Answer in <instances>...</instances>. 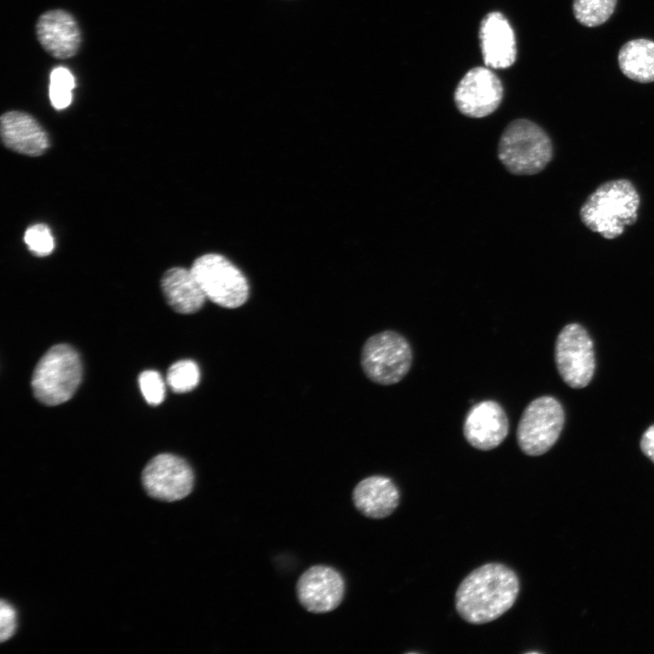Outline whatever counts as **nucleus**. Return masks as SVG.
<instances>
[{
    "label": "nucleus",
    "mask_w": 654,
    "mask_h": 654,
    "mask_svg": "<svg viewBox=\"0 0 654 654\" xmlns=\"http://www.w3.org/2000/svg\"><path fill=\"white\" fill-rule=\"evenodd\" d=\"M519 590V579L511 569L501 563H487L461 582L455 594V607L465 621L488 623L512 607Z\"/></svg>",
    "instance_id": "1"
},
{
    "label": "nucleus",
    "mask_w": 654,
    "mask_h": 654,
    "mask_svg": "<svg viewBox=\"0 0 654 654\" xmlns=\"http://www.w3.org/2000/svg\"><path fill=\"white\" fill-rule=\"evenodd\" d=\"M639 193L628 179L607 181L599 185L580 209L582 223L607 240L619 237L638 220Z\"/></svg>",
    "instance_id": "2"
},
{
    "label": "nucleus",
    "mask_w": 654,
    "mask_h": 654,
    "mask_svg": "<svg viewBox=\"0 0 654 654\" xmlns=\"http://www.w3.org/2000/svg\"><path fill=\"white\" fill-rule=\"evenodd\" d=\"M497 154L510 173L533 175L543 171L551 161L553 146L540 125L527 119H517L501 134Z\"/></svg>",
    "instance_id": "3"
},
{
    "label": "nucleus",
    "mask_w": 654,
    "mask_h": 654,
    "mask_svg": "<svg viewBox=\"0 0 654 654\" xmlns=\"http://www.w3.org/2000/svg\"><path fill=\"white\" fill-rule=\"evenodd\" d=\"M81 379L82 363L77 352L67 344H56L37 362L31 384L39 401L54 406L67 401Z\"/></svg>",
    "instance_id": "4"
},
{
    "label": "nucleus",
    "mask_w": 654,
    "mask_h": 654,
    "mask_svg": "<svg viewBox=\"0 0 654 654\" xmlns=\"http://www.w3.org/2000/svg\"><path fill=\"white\" fill-rule=\"evenodd\" d=\"M412 351L409 342L394 331H384L366 340L361 353V365L373 382L391 385L409 372Z\"/></svg>",
    "instance_id": "5"
},
{
    "label": "nucleus",
    "mask_w": 654,
    "mask_h": 654,
    "mask_svg": "<svg viewBox=\"0 0 654 654\" xmlns=\"http://www.w3.org/2000/svg\"><path fill=\"white\" fill-rule=\"evenodd\" d=\"M191 271L206 297L227 309L242 306L249 297V284L242 271L226 257L207 253L198 257Z\"/></svg>",
    "instance_id": "6"
},
{
    "label": "nucleus",
    "mask_w": 654,
    "mask_h": 654,
    "mask_svg": "<svg viewBox=\"0 0 654 654\" xmlns=\"http://www.w3.org/2000/svg\"><path fill=\"white\" fill-rule=\"evenodd\" d=\"M565 422L561 403L552 396L530 401L522 412L517 428L519 447L527 455L540 456L558 441Z\"/></svg>",
    "instance_id": "7"
},
{
    "label": "nucleus",
    "mask_w": 654,
    "mask_h": 654,
    "mask_svg": "<svg viewBox=\"0 0 654 654\" xmlns=\"http://www.w3.org/2000/svg\"><path fill=\"white\" fill-rule=\"evenodd\" d=\"M554 359L559 374L573 388L586 387L593 378L596 367L593 341L579 323H570L557 336Z\"/></svg>",
    "instance_id": "8"
},
{
    "label": "nucleus",
    "mask_w": 654,
    "mask_h": 654,
    "mask_svg": "<svg viewBox=\"0 0 654 654\" xmlns=\"http://www.w3.org/2000/svg\"><path fill=\"white\" fill-rule=\"evenodd\" d=\"M142 483L149 496L163 501H175L188 496L194 486V473L183 458L162 453L144 467Z\"/></svg>",
    "instance_id": "9"
},
{
    "label": "nucleus",
    "mask_w": 654,
    "mask_h": 654,
    "mask_svg": "<svg viewBox=\"0 0 654 654\" xmlns=\"http://www.w3.org/2000/svg\"><path fill=\"white\" fill-rule=\"evenodd\" d=\"M502 93L501 83L490 69L475 67L461 80L454 93V101L462 114L481 118L499 107Z\"/></svg>",
    "instance_id": "10"
},
{
    "label": "nucleus",
    "mask_w": 654,
    "mask_h": 654,
    "mask_svg": "<svg viewBox=\"0 0 654 654\" xmlns=\"http://www.w3.org/2000/svg\"><path fill=\"white\" fill-rule=\"evenodd\" d=\"M345 583L333 568L316 565L299 578L297 598L302 606L312 613H326L335 609L342 601Z\"/></svg>",
    "instance_id": "11"
},
{
    "label": "nucleus",
    "mask_w": 654,
    "mask_h": 654,
    "mask_svg": "<svg viewBox=\"0 0 654 654\" xmlns=\"http://www.w3.org/2000/svg\"><path fill=\"white\" fill-rule=\"evenodd\" d=\"M509 421L504 409L495 401L487 400L474 404L468 411L463 434L466 441L481 451L498 447L507 437Z\"/></svg>",
    "instance_id": "12"
},
{
    "label": "nucleus",
    "mask_w": 654,
    "mask_h": 654,
    "mask_svg": "<svg viewBox=\"0 0 654 654\" xmlns=\"http://www.w3.org/2000/svg\"><path fill=\"white\" fill-rule=\"evenodd\" d=\"M42 47L53 57L70 58L81 45V32L74 17L63 9H54L40 15L35 25Z\"/></svg>",
    "instance_id": "13"
},
{
    "label": "nucleus",
    "mask_w": 654,
    "mask_h": 654,
    "mask_svg": "<svg viewBox=\"0 0 654 654\" xmlns=\"http://www.w3.org/2000/svg\"><path fill=\"white\" fill-rule=\"evenodd\" d=\"M0 130L5 145L19 154L38 156L49 147L47 134L27 113L9 111L3 114Z\"/></svg>",
    "instance_id": "14"
},
{
    "label": "nucleus",
    "mask_w": 654,
    "mask_h": 654,
    "mask_svg": "<svg viewBox=\"0 0 654 654\" xmlns=\"http://www.w3.org/2000/svg\"><path fill=\"white\" fill-rule=\"evenodd\" d=\"M481 46L485 64L494 69L510 66L516 58V42L508 20L498 12L488 14L480 28Z\"/></svg>",
    "instance_id": "15"
},
{
    "label": "nucleus",
    "mask_w": 654,
    "mask_h": 654,
    "mask_svg": "<svg viewBox=\"0 0 654 654\" xmlns=\"http://www.w3.org/2000/svg\"><path fill=\"white\" fill-rule=\"evenodd\" d=\"M352 501L362 515L371 519H383L398 507L400 491L390 478L373 475L355 486Z\"/></svg>",
    "instance_id": "16"
},
{
    "label": "nucleus",
    "mask_w": 654,
    "mask_h": 654,
    "mask_svg": "<svg viewBox=\"0 0 654 654\" xmlns=\"http://www.w3.org/2000/svg\"><path fill=\"white\" fill-rule=\"evenodd\" d=\"M161 287L169 305L182 314L198 312L207 298L191 269L183 267L166 271L162 277Z\"/></svg>",
    "instance_id": "17"
},
{
    "label": "nucleus",
    "mask_w": 654,
    "mask_h": 654,
    "mask_svg": "<svg viewBox=\"0 0 654 654\" xmlns=\"http://www.w3.org/2000/svg\"><path fill=\"white\" fill-rule=\"evenodd\" d=\"M619 65L628 78L639 83L654 81V42L634 39L622 45L618 55Z\"/></svg>",
    "instance_id": "18"
},
{
    "label": "nucleus",
    "mask_w": 654,
    "mask_h": 654,
    "mask_svg": "<svg viewBox=\"0 0 654 654\" xmlns=\"http://www.w3.org/2000/svg\"><path fill=\"white\" fill-rule=\"evenodd\" d=\"M616 4L617 0H574L573 14L580 24L594 27L611 16Z\"/></svg>",
    "instance_id": "19"
},
{
    "label": "nucleus",
    "mask_w": 654,
    "mask_h": 654,
    "mask_svg": "<svg viewBox=\"0 0 654 654\" xmlns=\"http://www.w3.org/2000/svg\"><path fill=\"white\" fill-rule=\"evenodd\" d=\"M166 381L174 392L184 393L191 391L199 383V367L192 360L178 361L168 369Z\"/></svg>",
    "instance_id": "20"
},
{
    "label": "nucleus",
    "mask_w": 654,
    "mask_h": 654,
    "mask_svg": "<svg viewBox=\"0 0 654 654\" xmlns=\"http://www.w3.org/2000/svg\"><path fill=\"white\" fill-rule=\"evenodd\" d=\"M74 85V75L67 68L58 66L53 69L50 74L49 97L55 109H64L71 104Z\"/></svg>",
    "instance_id": "21"
},
{
    "label": "nucleus",
    "mask_w": 654,
    "mask_h": 654,
    "mask_svg": "<svg viewBox=\"0 0 654 654\" xmlns=\"http://www.w3.org/2000/svg\"><path fill=\"white\" fill-rule=\"evenodd\" d=\"M24 239L28 249L35 255L45 256L54 250V238L45 224L32 225L25 231Z\"/></svg>",
    "instance_id": "22"
},
{
    "label": "nucleus",
    "mask_w": 654,
    "mask_h": 654,
    "mask_svg": "<svg viewBox=\"0 0 654 654\" xmlns=\"http://www.w3.org/2000/svg\"><path fill=\"white\" fill-rule=\"evenodd\" d=\"M138 381L142 394L150 405H158L164 400L165 386L159 372L144 371L139 375Z\"/></svg>",
    "instance_id": "23"
},
{
    "label": "nucleus",
    "mask_w": 654,
    "mask_h": 654,
    "mask_svg": "<svg viewBox=\"0 0 654 654\" xmlns=\"http://www.w3.org/2000/svg\"><path fill=\"white\" fill-rule=\"evenodd\" d=\"M0 607V639L4 642L9 639L16 628V614L15 609L5 600H1Z\"/></svg>",
    "instance_id": "24"
},
{
    "label": "nucleus",
    "mask_w": 654,
    "mask_h": 654,
    "mask_svg": "<svg viewBox=\"0 0 654 654\" xmlns=\"http://www.w3.org/2000/svg\"><path fill=\"white\" fill-rule=\"evenodd\" d=\"M639 447L643 454L654 463V424L643 432Z\"/></svg>",
    "instance_id": "25"
}]
</instances>
